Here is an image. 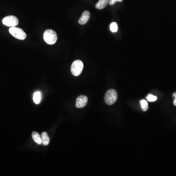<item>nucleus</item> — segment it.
<instances>
[{"instance_id": "f8f14e48", "label": "nucleus", "mask_w": 176, "mask_h": 176, "mask_svg": "<svg viewBox=\"0 0 176 176\" xmlns=\"http://www.w3.org/2000/svg\"><path fill=\"white\" fill-rule=\"evenodd\" d=\"M140 103H141L142 111L144 112L146 111L148 109V104L147 101L145 99H142L140 101Z\"/></svg>"}, {"instance_id": "0eeeda50", "label": "nucleus", "mask_w": 176, "mask_h": 176, "mask_svg": "<svg viewBox=\"0 0 176 176\" xmlns=\"http://www.w3.org/2000/svg\"><path fill=\"white\" fill-rule=\"evenodd\" d=\"M90 18V13L88 11H85L82 13V16L79 19L78 23L80 25H85L87 23V22Z\"/></svg>"}, {"instance_id": "9b49d317", "label": "nucleus", "mask_w": 176, "mask_h": 176, "mask_svg": "<svg viewBox=\"0 0 176 176\" xmlns=\"http://www.w3.org/2000/svg\"><path fill=\"white\" fill-rule=\"evenodd\" d=\"M32 137L34 141L38 144H42V140H41V137L40 136V134L36 132H34L32 134Z\"/></svg>"}, {"instance_id": "4468645a", "label": "nucleus", "mask_w": 176, "mask_h": 176, "mask_svg": "<svg viewBox=\"0 0 176 176\" xmlns=\"http://www.w3.org/2000/svg\"><path fill=\"white\" fill-rule=\"evenodd\" d=\"M146 99L149 102H154L157 100V97L152 94H149L147 96Z\"/></svg>"}, {"instance_id": "6e6552de", "label": "nucleus", "mask_w": 176, "mask_h": 176, "mask_svg": "<svg viewBox=\"0 0 176 176\" xmlns=\"http://www.w3.org/2000/svg\"><path fill=\"white\" fill-rule=\"evenodd\" d=\"M42 94L40 91H36L34 93L33 100L36 104H39L42 100Z\"/></svg>"}, {"instance_id": "2eb2a0df", "label": "nucleus", "mask_w": 176, "mask_h": 176, "mask_svg": "<svg viewBox=\"0 0 176 176\" xmlns=\"http://www.w3.org/2000/svg\"><path fill=\"white\" fill-rule=\"evenodd\" d=\"M122 1L123 0H109V4L111 5V6H113V5L115 4L116 2H122Z\"/></svg>"}, {"instance_id": "1a4fd4ad", "label": "nucleus", "mask_w": 176, "mask_h": 176, "mask_svg": "<svg viewBox=\"0 0 176 176\" xmlns=\"http://www.w3.org/2000/svg\"><path fill=\"white\" fill-rule=\"evenodd\" d=\"M109 3V0H99L98 2L95 5V7L98 10L103 9Z\"/></svg>"}, {"instance_id": "39448f33", "label": "nucleus", "mask_w": 176, "mask_h": 176, "mask_svg": "<svg viewBox=\"0 0 176 176\" xmlns=\"http://www.w3.org/2000/svg\"><path fill=\"white\" fill-rule=\"evenodd\" d=\"M2 24L4 25L10 27H13L18 25L19 20L18 18L14 16H8L2 19Z\"/></svg>"}, {"instance_id": "f03ea898", "label": "nucleus", "mask_w": 176, "mask_h": 176, "mask_svg": "<svg viewBox=\"0 0 176 176\" xmlns=\"http://www.w3.org/2000/svg\"><path fill=\"white\" fill-rule=\"evenodd\" d=\"M84 64L83 62L77 60L73 62L71 66V72L74 76H78L81 74L83 69Z\"/></svg>"}, {"instance_id": "ddd939ff", "label": "nucleus", "mask_w": 176, "mask_h": 176, "mask_svg": "<svg viewBox=\"0 0 176 176\" xmlns=\"http://www.w3.org/2000/svg\"><path fill=\"white\" fill-rule=\"evenodd\" d=\"M110 27V30L112 32H116L118 31V24L115 22L111 23Z\"/></svg>"}, {"instance_id": "423d86ee", "label": "nucleus", "mask_w": 176, "mask_h": 176, "mask_svg": "<svg viewBox=\"0 0 176 176\" xmlns=\"http://www.w3.org/2000/svg\"><path fill=\"white\" fill-rule=\"evenodd\" d=\"M88 98L85 95H80L76 99V107L78 108H82L87 105Z\"/></svg>"}, {"instance_id": "20e7f679", "label": "nucleus", "mask_w": 176, "mask_h": 176, "mask_svg": "<svg viewBox=\"0 0 176 176\" xmlns=\"http://www.w3.org/2000/svg\"><path fill=\"white\" fill-rule=\"evenodd\" d=\"M10 34L13 36V37L17 38L18 39L23 40L25 39L26 37V34L25 32H24L23 30L20 28L13 26L11 27L9 30Z\"/></svg>"}, {"instance_id": "dca6fc26", "label": "nucleus", "mask_w": 176, "mask_h": 176, "mask_svg": "<svg viewBox=\"0 0 176 176\" xmlns=\"http://www.w3.org/2000/svg\"><path fill=\"white\" fill-rule=\"evenodd\" d=\"M173 97H174V101H173V104L175 106H176V93H174L173 94Z\"/></svg>"}, {"instance_id": "f257e3e1", "label": "nucleus", "mask_w": 176, "mask_h": 176, "mask_svg": "<svg viewBox=\"0 0 176 176\" xmlns=\"http://www.w3.org/2000/svg\"><path fill=\"white\" fill-rule=\"evenodd\" d=\"M43 38L46 43L49 45H54L57 40V34L53 30L49 29L44 32Z\"/></svg>"}, {"instance_id": "7ed1b4c3", "label": "nucleus", "mask_w": 176, "mask_h": 176, "mask_svg": "<svg viewBox=\"0 0 176 176\" xmlns=\"http://www.w3.org/2000/svg\"><path fill=\"white\" fill-rule=\"evenodd\" d=\"M104 98L107 104L108 105H113L117 101L118 94L114 90H109L106 93Z\"/></svg>"}, {"instance_id": "9d476101", "label": "nucleus", "mask_w": 176, "mask_h": 176, "mask_svg": "<svg viewBox=\"0 0 176 176\" xmlns=\"http://www.w3.org/2000/svg\"><path fill=\"white\" fill-rule=\"evenodd\" d=\"M41 137V140H42V144L45 146L48 145L50 143V138L47 133L45 132H43Z\"/></svg>"}]
</instances>
